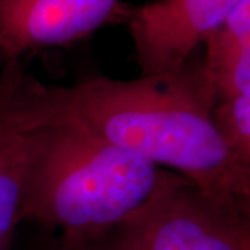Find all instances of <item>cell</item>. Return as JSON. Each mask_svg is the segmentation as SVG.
<instances>
[{"label":"cell","mask_w":250,"mask_h":250,"mask_svg":"<svg viewBox=\"0 0 250 250\" xmlns=\"http://www.w3.org/2000/svg\"><path fill=\"white\" fill-rule=\"evenodd\" d=\"M131 6L124 0H0V70L124 24Z\"/></svg>","instance_id":"cell-4"},{"label":"cell","mask_w":250,"mask_h":250,"mask_svg":"<svg viewBox=\"0 0 250 250\" xmlns=\"http://www.w3.org/2000/svg\"><path fill=\"white\" fill-rule=\"evenodd\" d=\"M228 143L232 153H250V93L232 99L231 104L224 111L221 124H215Z\"/></svg>","instance_id":"cell-9"},{"label":"cell","mask_w":250,"mask_h":250,"mask_svg":"<svg viewBox=\"0 0 250 250\" xmlns=\"http://www.w3.org/2000/svg\"><path fill=\"white\" fill-rule=\"evenodd\" d=\"M207 193L174 175L125 221L88 243L86 250H250L246 227Z\"/></svg>","instance_id":"cell-3"},{"label":"cell","mask_w":250,"mask_h":250,"mask_svg":"<svg viewBox=\"0 0 250 250\" xmlns=\"http://www.w3.org/2000/svg\"><path fill=\"white\" fill-rule=\"evenodd\" d=\"M189 67L135 80L92 77L71 86L20 74V98L34 126L72 125L178 170L223 202L242 187V171L208 117Z\"/></svg>","instance_id":"cell-1"},{"label":"cell","mask_w":250,"mask_h":250,"mask_svg":"<svg viewBox=\"0 0 250 250\" xmlns=\"http://www.w3.org/2000/svg\"><path fill=\"white\" fill-rule=\"evenodd\" d=\"M175 174L72 125L39 126L22 223L88 243L139 211Z\"/></svg>","instance_id":"cell-2"},{"label":"cell","mask_w":250,"mask_h":250,"mask_svg":"<svg viewBox=\"0 0 250 250\" xmlns=\"http://www.w3.org/2000/svg\"><path fill=\"white\" fill-rule=\"evenodd\" d=\"M248 41H250V0H242L229 13L223 25L205 41L208 47L206 71L217 68Z\"/></svg>","instance_id":"cell-7"},{"label":"cell","mask_w":250,"mask_h":250,"mask_svg":"<svg viewBox=\"0 0 250 250\" xmlns=\"http://www.w3.org/2000/svg\"><path fill=\"white\" fill-rule=\"evenodd\" d=\"M22 68V62H11L0 70V250H11L22 223L28 170L39 129L20 98Z\"/></svg>","instance_id":"cell-6"},{"label":"cell","mask_w":250,"mask_h":250,"mask_svg":"<svg viewBox=\"0 0 250 250\" xmlns=\"http://www.w3.org/2000/svg\"><path fill=\"white\" fill-rule=\"evenodd\" d=\"M206 72L213 85H220L233 98L250 93V41L239 46L217 68Z\"/></svg>","instance_id":"cell-8"},{"label":"cell","mask_w":250,"mask_h":250,"mask_svg":"<svg viewBox=\"0 0 250 250\" xmlns=\"http://www.w3.org/2000/svg\"><path fill=\"white\" fill-rule=\"evenodd\" d=\"M46 250H86L80 245H72V243H65V242L57 241L54 245L49 246Z\"/></svg>","instance_id":"cell-10"},{"label":"cell","mask_w":250,"mask_h":250,"mask_svg":"<svg viewBox=\"0 0 250 250\" xmlns=\"http://www.w3.org/2000/svg\"><path fill=\"white\" fill-rule=\"evenodd\" d=\"M242 0H154L131 6L124 25L141 75H161L187 65L199 42L223 25Z\"/></svg>","instance_id":"cell-5"}]
</instances>
